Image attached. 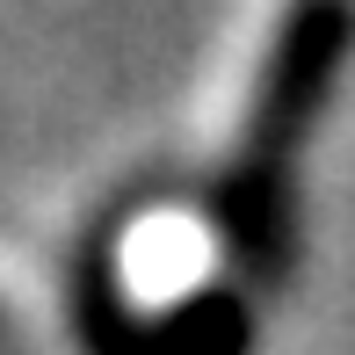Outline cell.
<instances>
[{"label": "cell", "mask_w": 355, "mask_h": 355, "mask_svg": "<svg viewBox=\"0 0 355 355\" xmlns=\"http://www.w3.org/2000/svg\"><path fill=\"white\" fill-rule=\"evenodd\" d=\"M348 51H355V0H283L276 37H268L261 73H254V102H247L232 159L276 167V174L297 167V145L327 116Z\"/></svg>", "instance_id": "1"}, {"label": "cell", "mask_w": 355, "mask_h": 355, "mask_svg": "<svg viewBox=\"0 0 355 355\" xmlns=\"http://www.w3.org/2000/svg\"><path fill=\"white\" fill-rule=\"evenodd\" d=\"M211 225L254 283H283L297 261V174L225 159V174L211 182Z\"/></svg>", "instance_id": "2"}, {"label": "cell", "mask_w": 355, "mask_h": 355, "mask_svg": "<svg viewBox=\"0 0 355 355\" xmlns=\"http://www.w3.org/2000/svg\"><path fill=\"white\" fill-rule=\"evenodd\" d=\"M66 319H73V341L80 355H159V334H153V312L131 297L123 283V261H116V232H87L66 268Z\"/></svg>", "instance_id": "3"}, {"label": "cell", "mask_w": 355, "mask_h": 355, "mask_svg": "<svg viewBox=\"0 0 355 355\" xmlns=\"http://www.w3.org/2000/svg\"><path fill=\"white\" fill-rule=\"evenodd\" d=\"M159 355H254L261 348V319H254V297L232 283H196L174 304L153 312Z\"/></svg>", "instance_id": "4"}]
</instances>
